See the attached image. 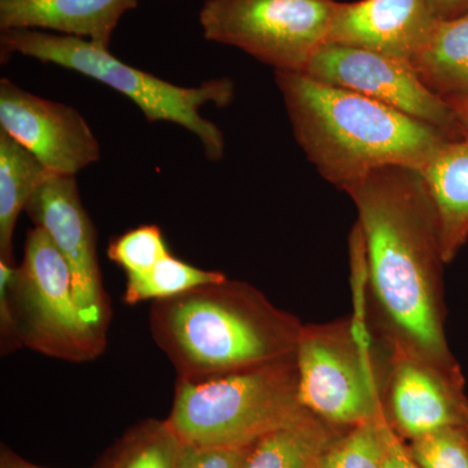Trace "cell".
<instances>
[{"instance_id": "obj_1", "label": "cell", "mask_w": 468, "mask_h": 468, "mask_svg": "<svg viewBox=\"0 0 468 468\" xmlns=\"http://www.w3.org/2000/svg\"><path fill=\"white\" fill-rule=\"evenodd\" d=\"M344 192L358 211L351 261L369 329L390 351L462 374L446 338V263L420 171L378 169Z\"/></svg>"}, {"instance_id": "obj_2", "label": "cell", "mask_w": 468, "mask_h": 468, "mask_svg": "<svg viewBox=\"0 0 468 468\" xmlns=\"http://www.w3.org/2000/svg\"><path fill=\"white\" fill-rule=\"evenodd\" d=\"M275 80L295 140L338 189L381 168L421 171L452 140L435 126L307 73L275 70Z\"/></svg>"}, {"instance_id": "obj_3", "label": "cell", "mask_w": 468, "mask_h": 468, "mask_svg": "<svg viewBox=\"0 0 468 468\" xmlns=\"http://www.w3.org/2000/svg\"><path fill=\"white\" fill-rule=\"evenodd\" d=\"M150 328L178 378H198L292 356L303 324L254 286L227 277L153 301Z\"/></svg>"}, {"instance_id": "obj_4", "label": "cell", "mask_w": 468, "mask_h": 468, "mask_svg": "<svg viewBox=\"0 0 468 468\" xmlns=\"http://www.w3.org/2000/svg\"><path fill=\"white\" fill-rule=\"evenodd\" d=\"M304 410L294 353L224 374L178 378L167 421L184 443L246 449Z\"/></svg>"}, {"instance_id": "obj_5", "label": "cell", "mask_w": 468, "mask_h": 468, "mask_svg": "<svg viewBox=\"0 0 468 468\" xmlns=\"http://www.w3.org/2000/svg\"><path fill=\"white\" fill-rule=\"evenodd\" d=\"M2 55L17 54L46 64L75 70L110 86L129 98L147 122H167L183 126L198 138L206 158L217 162L226 154L223 132L201 115L206 104L226 107L234 98L229 79L209 80L196 88H184L128 66L86 39L36 29H8L0 34Z\"/></svg>"}, {"instance_id": "obj_6", "label": "cell", "mask_w": 468, "mask_h": 468, "mask_svg": "<svg viewBox=\"0 0 468 468\" xmlns=\"http://www.w3.org/2000/svg\"><path fill=\"white\" fill-rule=\"evenodd\" d=\"M3 344L88 362L106 347V332L86 319L73 294L70 268L41 227L27 232L20 266L0 261Z\"/></svg>"}, {"instance_id": "obj_7", "label": "cell", "mask_w": 468, "mask_h": 468, "mask_svg": "<svg viewBox=\"0 0 468 468\" xmlns=\"http://www.w3.org/2000/svg\"><path fill=\"white\" fill-rule=\"evenodd\" d=\"M390 356L358 309L349 318L303 325L295 350L302 406L341 430L378 417Z\"/></svg>"}, {"instance_id": "obj_8", "label": "cell", "mask_w": 468, "mask_h": 468, "mask_svg": "<svg viewBox=\"0 0 468 468\" xmlns=\"http://www.w3.org/2000/svg\"><path fill=\"white\" fill-rule=\"evenodd\" d=\"M337 0H206L209 42L239 48L275 70L303 72L326 43Z\"/></svg>"}, {"instance_id": "obj_9", "label": "cell", "mask_w": 468, "mask_h": 468, "mask_svg": "<svg viewBox=\"0 0 468 468\" xmlns=\"http://www.w3.org/2000/svg\"><path fill=\"white\" fill-rule=\"evenodd\" d=\"M304 73L324 84L365 95L461 138L451 104L427 88L409 61L351 46L324 43Z\"/></svg>"}, {"instance_id": "obj_10", "label": "cell", "mask_w": 468, "mask_h": 468, "mask_svg": "<svg viewBox=\"0 0 468 468\" xmlns=\"http://www.w3.org/2000/svg\"><path fill=\"white\" fill-rule=\"evenodd\" d=\"M26 211L37 227L48 232L67 261L73 294L86 319L107 334L111 309L98 263L97 236L75 176H52L34 194Z\"/></svg>"}, {"instance_id": "obj_11", "label": "cell", "mask_w": 468, "mask_h": 468, "mask_svg": "<svg viewBox=\"0 0 468 468\" xmlns=\"http://www.w3.org/2000/svg\"><path fill=\"white\" fill-rule=\"evenodd\" d=\"M0 129L52 174L75 176L101 159V146L79 111L0 81Z\"/></svg>"}, {"instance_id": "obj_12", "label": "cell", "mask_w": 468, "mask_h": 468, "mask_svg": "<svg viewBox=\"0 0 468 468\" xmlns=\"http://www.w3.org/2000/svg\"><path fill=\"white\" fill-rule=\"evenodd\" d=\"M383 408L388 423L405 441L448 428H467L463 374L392 351Z\"/></svg>"}, {"instance_id": "obj_13", "label": "cell", "mask_w": 468, "mask_h": 468, "mask_svg": "<svg viewBox=\"0 0 468 468\" xmlns=\"http://www.w3.org/2000/svg\"><path fill=\"white\" fill-rule=\"evenodd\" d=\"M436 23L428 0L338 2L326 43L363 48L411 63Z\"/></svg>"}, {"instance_id": "obj_14", "label": "cell", "mask_w": 468, "mask_h": 468, "mask_svg": "<svg viewBox=\"0 0 468 468\" xmlns=\"http://www.w3.org/2000/svg\"><path fill=\"white\" fill-rule=\"evenodd\" d=\"M141 0H0V30L36 29L110 48L120 20Z\"/></svg>"}, {"instance_id": "obj_15", "label": "cell", "mask_w": 468, "mask_h": 468, "mask_svg": "<svg viewBox=\"0 0 468 468\" xmlns=\"http://www.w3.org/2000/svg\"><path fill=\"white\" fill-rule=\"evenodd\" d=\"M420 174L435 207L443 261L451 263L468 239V135L446 141Z\"/></svg>"}, {"instance_id": "obj_16", "label": "cell", "mask_w": 468, "mask_h": 468, "mask_svg": "<svg viewBox=\"0 0 468 468\" xmlns=\"http://www.w3.org/2000/svg\"><path fill=\"white\" fill-rule=\"evenodd\" d=\"M411 66L423 84L443 100H468V14L437 20Z\"/></svg>"}, {"instance_id": "obj_17", "label": "cell", "mask_w": 468, "mask_h": 468, "mask_svg": "<svg viewBox=\"0 0 468 468\" xmlns=\"http://www.w3.org/2000/svg\"><path fill=\"white\" fill-rule=\"evenodd\" d=\"M338 430L304 410L251 445L243 468H314Z\"/></svg>"}, {"instance_id": "obj_18", "label": "cell", "mask_w": 468, "mask_h": 468, "mask_svg": "<svg viewBox=\"0 0 468 468\" xmlns=\"http://www.w3.org/2000/svg\"><path fill=\"white\" fill-rule=\"evenodd\" d=\"M55 174L0 129V261L16 266L14 233L21 211Z\"/></svg>"}, {"instance_id": "obj_19", "label": "cell", "mask_w": 468, "mask_h": 468, "mask_svg": "<svg viewBox=\"0 0 468 468\" xmlns=\"http://www.w3.org/2000/svg\"><path fill=\"white\" fill-rule=\"evenodd\" d=\"M226 279L224 273L190 266L169 254L150 272L126 277L124 301L125 303L135 304L147 300H167L197 286L214 284Z\"/></svg>"}, {"instance_id": "obj_20", "label": "cell", "mask_w": 468, "mask_h": 468, "mask_svg": "<svg viewBox=\"0 0 468 468\" xmlns=\"http://www.w3.org/2000/svg\"><path fill=\"white\" fill-rule=\"evenodd\" d=\"M385 414L347 428L320 455L319 468H385L387 430Z\"/></svg>"}, {"instance_id": "obj_21", "label": "cell", "mask_w": 468, "mask_h": 468, "mask_svg": "<svg viewBox=\"0 0 468 468\" xmlns=\"http://www.w3.org/2000/svg\"><path fill=\"white\" fill-rule=\"evenodd\" d=\"M181 446L167 420L146 421L122 440L107 468H177Z\"/></svg>"}, {"instance_id": "obj_22", "label": "cell", "mask_w": 468, "mask_h": 468, "mask_svg": "<svg viewBox=\"0 0 468 468\" xmlns=\"http://www.w3.org/2000/svg\"><path fill=\"white\" fill-rule=\"evenodd\" d=\"M107 254L125 271L126 277H137L150 272L171 252L159 227L143 226L113 239Z\"/></svg>"}, {"instance_id": "obj_23", "label": "cell", "mask_w": 468, "mask_h": 468, "mask_svg": "<svg viewBox=\"0 0 468 468\" xmlns=\"http://www.w3.org/2000/svg\"><path fill=\"white\" fill-rule=\"evenodd\" d=\"M420 468H468L467 428H448L408 443Z\"/></svg>"}, {"instance_id": "obj_24", "label": "cell", "mask_w": 468, "mask_h": 468, "mask_svg": "<svg viewBox=\"0 0 468 468\" xmlns=\"http://www.w3.org/2000/svg\"><path fill=\"white\" fill-rule=\"evenodd\" d=\"M249 448H211L184 443L177 468H243Z\"/></svg>"}, {"instance_id": "obj_25", "label": "cell", "mask_w": 468, "mask_h": 468, "mask_svg": "<svg viewBox=\"0 0 468 468\" xmlns=\"http://www.w3.org/2000/svg\"><path fill=\"white\" fill-rule=\"evenodd\" d=\"M385 468H420L412 458L408 443L397 435L392 427L387 430V461Z\"/></svg>"}, {"instance_id": "obj_26", "label": "cell", "mask_w": 468, "mask_h": 468, "mask_svg": "<svg viewBox=\"0 0 468 468\" xmlns=\"http://www.w3.org/2000/svg\"><path fill=\"white\" fill-rule=\"evenodd\" d=\"M436 20H452L468 14V0H428Z\"/></svg>"}, {"instance_id": "obj_27", "label": "cell", "mask_w": 468, "mask_h": 468, "mask_svg": "<svg viewBox=\"0 0 468 468\" xmlns=\"http://www.w3.org/2000/svg\"><path fill=\"white\" fill-rule=\"evenodd\" d=\"M446 101L451 104L452 112H454L455 117H457L462 137L468 135V100L452 98V100H446Z\"/></svg>"}, {"instance_id": "obj_28", "label": "cell", "mask_w": 468, "mask_h": 468, "mask_svg": "<svg viewBox=\"0 0 468 468\" xmlns=\"http://www.w3.org/2000/svg\"><path fill=\"white\" fill-rule=\"evenodd\" d=\"M3 468H43L38 466H33V464L26 463V462L21 461H11L9 463H7V466H5Z\"/></svg>"}, {"instance_id": "obj_29", "label": "cell", "mask_w": 468, "mask_h": 468, "mask_svg": "<svg viewBox=\"0 0 468 468\" xmlns=\"http://www.w3.org/2000/svg\"><path fill=\"white\" fill-rule=\"evenodd\" d=\"M314 468H319V467H318V464H316V466H315V467H314Z\"/></svg>"}]
</instances>
